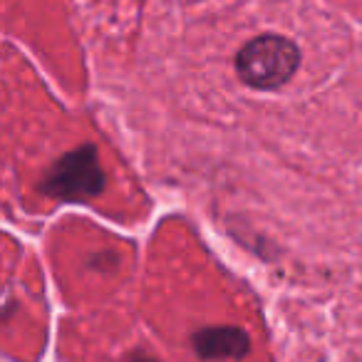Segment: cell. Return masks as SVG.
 <instances>
[{"mask_svg": "<svg viewBox=\"0 0 362 362\" xmlns=\"http://www.w3.org/2000/svg\"><path fill=\"white\" fill-rule=\"evenodd\" d=\"M102 187H105V174L95 146H82L65 154L42 181V192L62 202H85L97 197Z\"/></svg>", "mask_w": 362, "mask_h": 362, "instance_id": "obj_2", "label": "cell"}, {"mask_svg": "<svg viewBox=\"0 0 362 362\" xmlns=\"http://www.w3.org/2000/svg\"><path fill=\"white\" fill-rule=\"evenodd\" d=\"M197 352L206 360L223 357H243L248 352V337L236 327H209L197 335Z\"/></svg>", "mask_w": 362, "mask_h": 362, "instance_id": "obj_3", "label": "cell"}, {"mask_svg": "<svg viewBox=\"0 0 362 362\" xmlns=\"http://www.w3.org/2000/svg\"><path fill=\"white\" fill-rule=\"evenodd\" d=\"M300 50L296 42L281 35H261L238 50L236 72L243 85L256 90H278L296 75Z\"/></svg>", "mask_w": 362, "mask_h": 362, "instance_id": "obj_1", "label": "cell"}]
</instances>
